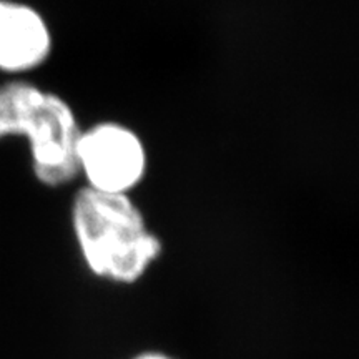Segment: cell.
<instances>
[{"mask_svg": "<svg viewBox=\"0 0 359 359\" xmlns=\"http://www.w3.org/2000/svg\"><path fill=\"white\" fill-rule=\"evenodd\" d=\"M135 359H172V358L165 356V354H160V353H147V354H142V356H138Z\"/></svg>", "mask_w": 359, "mask_h": 359, "instance_id": "5", "label": "cell"}, {"mask_svg": "<svg viewBox=\"0 0 359 359\" xmlns=\"http://www.w3.org/2000/svg\"><path fill=\"white\" fill-rule=\"evenodd\" d=\"M53 32L39 8L20 0H0V72L29 74L52 57Z\"/></svg>", "mask_w": 359, "mask_h": 359, "instance_id": "4", "label": "cell"}, {"mask_svg": "<svg viewBox=\"0 0 359 359\" xmlns=\"http://www.w3.org/2000/svg\"><path fill=\"white\" fill-rule=\"evenodd\" d=\"M82 130L72 103L53 90L27 80L0 85V140L25 138L30 168L42 187L55 190L79 178Z\"/></svg>", "mask_w": 359, "mask_h": 359, "instance_id": "2", "label": "cell"}, {"mask_svg": "<svg viewBox=\"0 0 359 359\" xmlns=\"http://www.w3.org/2000/svg\"><path fill=\"white\" fill-rule=\"evenodd\" d=\"M70 219L88 269L105 280L138 281L163 250L132 195L102 193L83 185L72 198Z\"/></svg>", "mask_w": 359, "mask_h": 359, "instance_id": "1", "label": "cell"}, {"mask_svg": "<svg viewBox=\"0 0 359 359\" xmlns=\"http://www.w3.org/2000/svg\"><path fill=\"white\" fill-rule=\"evenodd\" d=\"M77 163L85 187L132 195L147 178L150 155L137 130L115 120H102L82 130Z\"/></svg>", "mask_w": 359, "mask_h": 359, "instance_id": "3", "label": "cell"}]
</instances>
